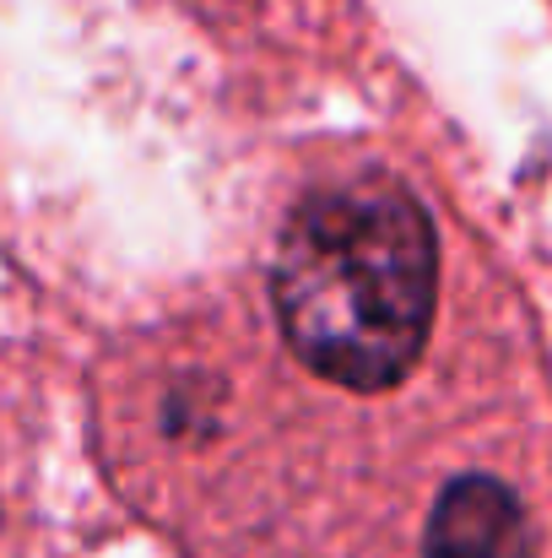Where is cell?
<instances>
[{"instance_id": "1", "label": "cell", "mask_w": 552, "mask_h": 558, "mask_svg": "<svg viewBox=\"0 0 552 558\" xmlns=\"http://www.w3.org/2000/svg\"><path fill=\"white\" fill-rule=\"evenodd\" d=\"M433 222L390 180L309 195L271 260V304L287 348L353 390L406 379L433 326Z\"/></svg>"}, {"instance_id": "2", "label": "cell", "mask_w": 552, "mask_h": 558, "mask_svg": "<svg viewBox=\"0 0 552 558\" xmlns=\"http://www.w3.org/2000/svg\"><path fill=\"white\" fill-rule=\"evenodd\" d=\"M422 558H537V532L520 499L499 477H455L433 515Z\"/></svg>"}]
</instances>
